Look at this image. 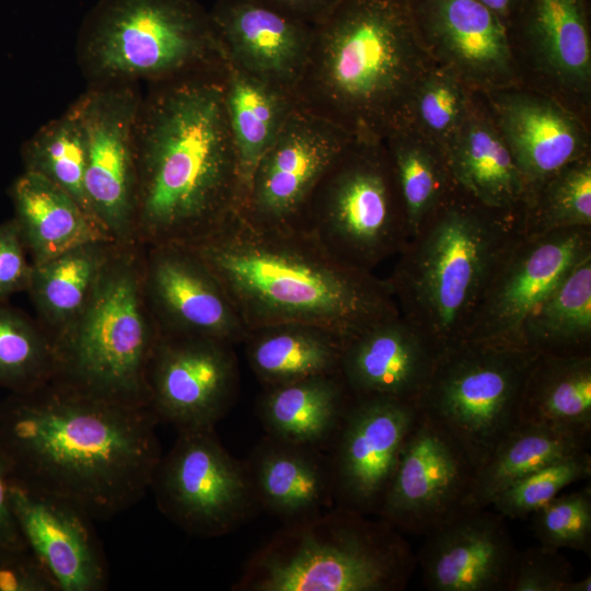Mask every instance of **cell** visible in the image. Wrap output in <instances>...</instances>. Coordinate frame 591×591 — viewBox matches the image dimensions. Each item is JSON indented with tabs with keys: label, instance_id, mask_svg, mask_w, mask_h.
<instances>
[{
	"label": "cell",
	"instance_id": "cell-1",
	"mask_svg": "<svg viewBox=\"0 0 591 591\" xmlns=\"http://www.w3.org/2000/svg\"><path fill=\"white\" fill-rule=\"evenodd\" d=\"M158 422L149 408L49 381L2 403L0 448L12 475L104 520L150 489L162 456Z\"/></svg>",
	"mask_w": 591,
	"mask_h": 591
},
{
	"label": "cell",
	"instance_id": "cell-2",
	"mask_svg": "<svg viewBox=\"0 0 591 591\" xmlns=\"http://www.w3.org/2000/svg\"><path fill=\"white\" fill-rule=\"evenodd\" d=\"M185 246L218 279L247 332L303 324L346 343L399 314L386 279L341 262L303 229L257 227L235 212Z\"/></svg>",
	"mask_w": 591,
	"mask_h": 591
},
{
	"label": "cell",
	"instance_id": "cell-3",
	"mask_svg": "<svg viewBox=\"0 0 591 591\" xmlns=\"http://www.w3.org/2000/svg\"><path fill=\"white\" fill-rule=\"evenodd\" d=\"M221 74L154 83L142 99L135 221L154 246L195 242L239 212V164Z\"/></svg>",
	"mask_w": 591,
	"mask_h": 591
},
{
	"label": "cell",
	"instance_id": "cell-4",
	"mask_svg": "<svg viewBox=\"0 0 591 591\" xmlns=\"http://www.w3.org/2000/svg\"><path fill=\"white\" fill-rule=\"evenodd\" d=\"M434 65L410 0H339L314 25L297 105L355 139L384 141L408 125L416 90Z\"/></svg>",
	"mask_w": 591,
	"mask_h": 591
},
{
	"label": "cell",
	"instance_id": "cell-5",
	"mask_svg": "<svg viewBox=\"0 0 591 591\" xmlns=\"http://www.w3.org/2000/svg\"><path fill=\"white\" fill-rule=\"evenodd\" d=\"M519 221L457 186L397 255L386 280L398 311L440 351L464 339Z\"/></svg>",
	"mask_w": 591,
	"mask_h": 591
},
{
	"label": "cell",
	"instance_id": "cell-6",
	"mask_svg": "<svg viewBox=\"0 0 591 591\" xmlns=\"http://www.w3.org/2000/svg\"><path fill=\"white\" fill-rule=\"evenodd\" d=\"M416 566L401 531L338 506L288 523L252 556L235 589L401 591Z\"/></svg>",
	"mask_w": 591,
	"mask_h": 591
},
{
	"label": "cell",
	"instance_id": "cell-7",
	"mask_svg": "<svg viewBox=\"0 0 591 591\" xmlns=\"http://www.w3.org/2000/svg\"><path fill=\"white\" fill-rule=\"evenodd\" d=\"M79 58L94 84L154 83L220 72L224 54L197 0H100L85 19Z\"/></svg>",
	"mask_w": 591,
	"mask_h": 591
},
{
	"label": "cell",
	"instance_id": "cell-8",
	"mask_svg": "<svg viewBox=\"0 0 591 591\" xmlns=\"http://www.w3.org/2000/svg\"><path fill=\"white\" fill-rule=\"evenodd\" d=\"M142 304L132 263L108 259L84 308L53 341V379L100 398L149 408L147 373L159 336Z\"/></svg>",
	"mask_w": 591,
	"mask_h": 591
},
{
	"label": "cell",
	"instance_id": "cell-9",
	"mask_svg": "<svg viewBox=\"0 0 591 591\" xmlns=\"http://www.w3.org/2000/svg\"><path fill=\"white\" fill-rule=\"evenodd\" d=\"M341 262L368 271L409 240L384 141L354 139L316 186L302 228Z\"/></svg>",
	"mask_w": 591,
	"mask_h": 591
},
{
	"label": "cell",
	"instance_id": "cell-10",
	"mask_svg": "<svg viewBox=\"0 0 591 591\" xmlns=\"http://www.w3.org/2000/svg\"><path fill=\"white\" fill-rule=\"evenodd\" d=\"M537 352L461 340L438 356L417 406L463 449L477 470L520 425V403Z\"/></svg>",
	"mask_w": 591,
	"mask_h": 591
},
{
	"label": "cell",
	"instance_id": "cell-11",
	"mask_svg": "<svg viewBox=\"0 0 591 591\" xmlns=\"http://www.w3.org/2000/svg\"><path fill=\"white\" fill-rule=\"evenodd\" d=\"M150 489L169 519L201 537L231 532L257 503L246 465L223 448L215 428L178 430Z\"/></svg>",
	"mask_w": 591,
	"mask_h": 591
},
{
	"label": "cell",
	"instance_id": "cell-12",
	"mask_svg": "<svg viewBox=\"0 0 591 591\" xmlns=\"http://www.w3.org/2000/svg\"><path fill=\"white\" fill-rule=\"evenodd\" d=\"M591 0H523L506 26L520 84L591 127Z\"/></svg>",
	"mask_w": 591,
	"mask_h": 591
},
{
	"label": "cell",
	"instance_id": "cell-13",
	"mask_svg": "<svg viewBox=\"0 0 591 591\" xmlns=\"http://www.w3.org/2000/svg\"><path fill=\"white\" fill-rule=\"evenodd\" d=\"M354 139L297 105L255 166L239 213L257 227L301 229L316 186Z\"/></svg>",
	"mask_w": 591,
	"mask_h": 591
},
{
	"label": "cell",
	"instance_id": "cell-14",
	"mask_svg": "<svg viewBox=\"0 0 591 591\" xmlns=\"http://www.w3.org/2000/svg\"><path fill=\"white\" fill-rule=\"evenodd\" d=\"M588 255L591 228L520 234L498 263L463 340L522 348L526 320Z\"/></svg>",
	"mask_w": 591,
	"mask_h": 591
},
{
	"label": "cell",
	"instance_id": "cell-15",
	"mask_svg": "<svg viewBox=\"0 0 591 591\" xmlns=\"http://www.w3.org/2000/svg\"><path fill=\"white\" fill-rule=\"evenodd\" d=\"M142 97L132 83L94 84L73 105L86 146L85 193L112 236H126L136 212V128Z\"/></svg>",
	"mask_w": 591,
	"mask_h": 591
},
{
	"label": "cell",
	"instance_id": "cell-16",
	"mask_svg": "<svg viewBox=\"0 0 591 591\" xmlns=\"http://www.w3.org/2000/svg\"><path fill=\"white\" fill-rule=\"evenodd\" d=\"M475 472L451 434L419 410L378 514L401 532L426 535L464 508Z\"/></svg>",
	"mask_w": 591,
	"mask_h": 591
},
{
	"label": "cell",
	"instance_id": "cell-17",
	"mask_svg": "<svg viewBox=\"0 0 591 591\" xmlns=\"http://www.w3.org/2000/svg\"><path fill=\"white\" fill-rule=\"evenodd\" d=\"M232 344L215 338L159 336L147 373L149 409L177 430L215 428L237 392Z\"/></svg>",
	"mask_w": 591,
	"mask_h": 591
},
{
	"label": "cell",
	"instance_id": "cell-18",
	"mask_svg": "<svg viewBox=\"0 0 591 591\" xmlns=\"http://www.w3.org/2000/svg\"><path fill=\"white\" fill-rule=\"evenodd\" d=\"M418 416L415 403L384 396L351 398L333 439L331 465L338 506L378 514Z\"/></svg>",
	"mask_w": 591,
	"mask_h": 591
},
{
	"label": "cell",
	"instance_id": "cell-19",
	"mask_svg": "<svg viewBox=\"0 0 591 591\" xmlns=\"http://www.w3.org/2000/svg\"><path fill=\"white\" fill-rule=\"evenodd\" d=\"M10 498L27 548L47 569L58 591H102L107 587L106 560L88 513L14 475Z\"/></svg>",
	"mask_w": 591,
	"mask_h": 591
},
{
	"label": "cell",
	"instance_id": "cell-20",
	"mask_svg": "<svg viewBox=\"0 0 591 591\" xmlns=\"http://www.w3.org/2000/svg\"><path fill=\"white\" fill-rule=\"evenodd\" d=\"M420 38L433 61L471 89L521 85L502 23L477 0H410Z\"/></svg>",
	"mask_w": 591,
	"mask_h": 591
},
{
	"label": "cell",
	"instance_id": "cell-21",
	"mask_svg": "<svg viewBox=\"0 0 591 591\" xmlns=\"http://www.w3.org/2000/svg\"><path fill=\"white\" fill-rule=\"evenodd\" d=\"M416 555L432 591H507L518 551L503 517L463 508L425 535Z\"/></svg>",
	"mask_w": 591,
	"mask_h": 591
},
{
	"label": "cell",
	"instance_id": "cell-22",
	"mask_svg": "<svg viewBox=\"0 0 591 591\" xmlns=\"http://www.w3.org/2000/svg\"><path fill=\"white\" fill-rule=\"evenodd\" d=\"M484 94L520 173L523 200L556 171L591 153V127L555 100L522 85Z\"/></svg>",
	"mask_w": 591,
	"mask_h": 591
},
{
	"label": "cell",
	"instance_id": "cell-23",
	"mask_svg": "<svg viewBox=\"0 0 591 591\" xmlns=\"http://www.w3.org/2000/svg\"><path fill=\"white\" fill-rule=\"evenodd\" d=\"M225 58L294 94L314 26L259 0H217L209 11Z\"/></svg>",
	"mask_w": 591,
	"mask_h": 591
},
{
	"label": "cell",
	"instance_id": "cell-24",
	"mask_svg": "<svg viewBox=\"0 0 591 591\" xmlns=\"http://www.w3.org/2000/svg\"><path fill=\"white\" fill-rule=\"evenodd\" d=\"M440 352L399 313L345 343L339 374L352 397L384 396L417 405Z\"/></svg>",
	"mask_w": 591,
	"mask_h": 591
},
{
	"label": "cell",
	"instance_id": "cell-25",
	"mask_svg": "<svg viewBox=\"0 0 591 591\" xmlns=\"http://www.w3.org/2000/svg\"><path fill=\"white\" fill-rule=\"evenodd\" d=\"M149 287L166 321V334L215 338L235 345L247 329L210 269L185 245L155 246Z\"/></svg>",
	"mask_w": 591,
	"mask_h": 591
},
{
	"label": "cell",
	"instance_id": "cell-26",
	"mask_svg": "<svg viewBox=\"0 0 591 591\" xmlns=\"http://www.w3.org/2000/svg\"><path fill=\"white\" fill-rule=\"evenodd\" d=\"M245 465L257 503L288 523L321 513L334 498L331 460L315 447L268 436Z\"/></svg>",
	"mask_w": 591,
	"mask_h": 591
},
{
	"label": "cell",
	"instance_id": "cell-27",
	"mask_svg": "<svg viewBox=\"0 0 591 591\" xmlns=\"http://www.w3.org/2000/svg\"><path fill=\"white\" fill-rule=\"evenodd\" d=\"M447 155L461 189L486 207L521 213L522 179L484 92L474 90L468 114Z\"/></svg>",
	"mask_w": 591,
	"mask_h": 591
},
{
	"label": "cell",
	"instance_id": "cell-28",
	"mask_svg": "<svg viewBox=\"0 0 591 591\" xmlns=\"http://www.w3.org/2000/svg\"><path fill=\"white\" fill-rule=\"evenodd\" d=\"M16 222L34 262L113 239L105 227L69 194L40 174L25 171L14 183Z\"/></svg>",
	"mask_w": 591,
	"mask_h": 591
},
{
	"label": "cell",
	"instance_id": "cell-29",
	"mask_svg": "<svg viewBox=\"0 0 591 591\" xmlns=\"http://www.w3.org/2000/svg\"><path fill=\"white\" fill-rule=\"evenodd\" d=\"M221 81L239 164L242 204L255 166L296 108L297 100L291 91L242 70L225 56Z\"/></svg>",
	"mask_w": 591,
	"mask_h": 591
},
{
	"label": "cell",
	"instance_id": "cell-30",
	"mask_svg": "<svg viewBox=\"0 0 591 591\" xmlns=\"http://www.w3.org/2000/svg\"><path fill=\"white\" fill-rule=\"evenodd\" d=\"M351 398L339 373L320 375L266 386L257 412L268 436L317 448L334 439Z\"/></svg>",
	"mask_w": 591,
	"mask_h": 591
},
{
	"label": "cell",
	"instance_id": "cell-31",
	"mask_svg": "<svg viewBox=\"0 0 591 591\" xmlns=\"http://www.w3.org/2000/svg\"><path fill=\"white\" fill-rule=\"evenodd\" d=\"M520 424L545 426L589 438L591 354H538L522 392Z\"/></svg>",
	"mask_w": 591,
	"mask_h": 591
},
{
	"label": "cell",
	"instance_id": "cell-32",
	"mask_svg": "<svg viewBox=\"0 0 591 591\" xmlns=\"http://www.w3.org/2000/svg\"><path fill=\"white\" fill-rule=\"evenodd\" d=\"M243 343L250 367L264 387L339 373L345 345L338 336L303 324L254 328Z\"/></svg>",
	"mask_w": 591,
	"mask_h": 591
},
{
	"label": "cell",
	"instance_id": "cell-33",
	"mask_svg": "<svg viewBox=\"0 0 591 591\" xmlns=\"http://www.w3.org/2000/svg\"><path fill=\"white\" fill-rule=\"evenodd\" d=\"M589 438L520 424L476 470L464 508L483 509L510 485L558 459L588 449Z\"/></svg>",
	"mask_w": 591,
	"mask_h": 591
},
{
	"label": "cell",
	"instance_id": "cell-34",
	"mask_svg": "<svg viewBox=\"0 0 591 591\" xmlns=\"http://www.w3.org/2000/svg\"><path fill=\"white\" fill-rule=\"evenodd\" d=\"M521 346L543 355L591 354V255L576 264L530 315Z\"/></svg>",
	"mask_w": 591,
	"mask_h": 591
},
{
	"label": "cell",
	"instance_id": "cell-35",
	"mask_svg": "<svg viewBox=\"0 0 591 591\" xmlns=\"http://www.w3.org/2000/svg\"><path fill=\"white\" fill-rule=\"evenodd\" d=\"M384 143L396 176L410 239L457 185L447 152L412 127L398 129Z\"/></svg>",
	"mask_w": 591,
	"mask_h": 591
},
{
	"label": "cell",
	"instance_id": "cell-36",
	"mask_svg": "<svg viewBox=\"0 0 591 591\" xmlns=\"http://www.w3.org/2000/svg\"><path fill=\"white\" fill-rule=\"evenodd\" d=\"M107 262L103 243H92L32 264L28 289L42 314L65 328L84 308Z\"/></svg>",
	"mask_w": 591,
	"mask_h": 591
},
{
	"label": "cell",
	"instance_id": "cell-37",
	"mask_svg": "<svg viewBox=\"0 0 591 591\" xmlns=\"http://www.w3.org/2000/svg\"><path fill=\"white\" fill-rule=\"evenodd\" d=\"M519 224L523 236L591 228V153L563 166L526 196Z\"/></svg>",
	"mask_w": 591,
	"mask_h": 591
},
{
	"label": "cell",
	"instance_id": "cell-38",
	"mask_svg": "<svg viewBox=\"0 0 591 591\" xmlns=\"http://www.w3.org/2000/svg\"><path fill=\"white\" fill-rule=\"evenodd\" d=\"M26 171L43 175L69 194L89 213L85 193L86 146L76 106L43 126L25 149Z\"/></svg>",
	"mask_w": 591,
	"mask_h": 591
},
{
	"label": "cell",
	"instance_id": "cell-39",
	"mask_svg": "<svg viewBox=\"0 0 591 591\" xmlns=\"http://www.w3.org/2000/svg\"><path fill=\"white\" fill-rule=\"evenodd\" d=\"M473 93L453 71L436 63L416 90L407 126L447 152L468 114Z\"/></svg>",
	"mask_w": 591,
	"mask_h": 591
},
{
	"label": "cell",
	"instance_id": "cell-40",
	"mask_svg": "<svg viewBox=\"0 0 591 591\" xmlns=\"http://www.w3.org/2000/svg\"><path fill=\"white\" fill-rule=\"evenodd\" d=\"M53 378V343L24 316L0 303V386L27 392Z\"/></svg>",
	"mask_w": 591,
	"mask_h": 591
},
{
	"label": "cell",
	"instance_id": "cell-41",
	"mask_svg": "<svg viewBox=\"0 0 591 591\" xmlns=\"http://www.w3.org/2000/svg\"><path fill=\"white\" fill-rule=\"evenodd\" d=\"M591 456L588 450L558 459L520 478L493 501L503 518L522 519L543 507L567 486L589 478Z\"/></svg>",
	"mask_w": 591,
	"mask_h": 591
},
{
	"label": "cell",
	"instance_id": "cell-42",
	"mask_svg": "<svg viewBox=\"0 0 591 591\" xmlns=\"http://www.w3.org/2000/svg\"><path fill=\"white\" fill-rule=\"evenodd\" d=\"M541 546L591 554V488L557 495L531 514Z\"/></svg>",
	"mask_w": 591,
	"mask_h": 591
},
{
	"label": "cell",
	"instance_id": "cell-43",
	"mask_svg": "<svg viewBox=\"0 0 591 591\" xmlns=\"http://www.w3.org/2000/svg\"><path fill=\"white\" fill-rule=\"evenodd\" d=\"M573 578L559 551L538 545L518 552L507 591H566Z\"/></svg>",
	"mask_w": 591,
	"mask_h": 591
},
{
	"label": "cell",
	"instance_id": "cell-44",
	"mask_svg": "<svg viewBox=\"0 0 591 591\" xmlns=\"http://www.w3.org/2000/svg\"><path fill=\"white\" fill-rule=\"evenodd\" d=\"M25 246L15 219L0 224V301L28 288L32 265L25 258Z\"/></svg>",
	"mask_w": 591,
	"mask_h": 591
},
{
	"label": "cell",
	"instance_id": "cell-45",
	"mask_svg": "<svg viewBox=\"0 0 591 591\" xmlns=\"http://www.w3.org/2000/svg\"><path fill=\"white\" fill-rule=\"evenodd\" d=\"M0 591H58L28 548L0 552Z\"/></svg>",
	"mask_w": 591,
	"mask_h": 591
},
{
	"label": "cell",
	"instance_id": "cell-46",
	"mask_svg": "<svg viewBox=\"0 0 591 591\" xmlns=\"http://www.w3.org/2000/svg\"><path fill=\"white\" fill-rule=\"evenodd\" d=\"M11 475L10 464L0 448V552L27 548L11 503Z\"/></svg>",
	"mask_w": 591,
	"mask_h": 591
},
{
	"label": "cell",
	"instance_id": "cell-47",
	"mask_svg": "<svg viewBox=\"0 0 591 591\" xmlns=\"http://www.w3.org/2000/svg\"><path fill=\"white\" fill-rule=\"evenodd\" d=\"M311 25L324 20L339 0H259Z\"/></svg>",
	"mask_w": 591,
	"mask_h": 591
},
{
	"label": "cell",
	"instance_id": "cell-48",
	"mask_svg": "<svg viewBox=\"0 0 591 591\" xmlns=\"http://www.w3.org/2000/svg\"><path fill=\"white\" fill-rule=\"evenodd\" d=\"M488 9L506 27L514 16L523 0H477Z\"/></svg>",
	"mask_w": 591,
	"mask_h": 591
},
{
	"label": "cell",
	"instance_id": "cell-49",
	"mask_svg": "<svg viewBox=\"0 0 591 591\" xmlns=\"http://www.w3.org/2000/svg\"><path fill=\"white\" fill-rule=\"evenodd\" d=\"M566 591H591V576L588 575L582 579H572Z\"/></svg>",
	"mask_w": 591,
	"mask_h": 591
}]
</instances>
